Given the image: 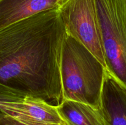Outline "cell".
Instances as JSON below:
<instances>
[{
	"label": "cell",
	"instance_id": "6da1fadb",
	"mask_svg": "<svg viewBox=\"0 0 126 125\" xmlns=\"http://www.w3.org/2000/svg\"><path fill=\"white\" fill-rule=\"evenodd\" d=\"M65 36L58 7L0 29V86L59 105Z\"/></svg>",
	"mask_w": 126,
	"mask_h": 125
},
{
	"label": "cell",
	"instance_id": "7a4b0ae2",
	"mask_svg": "<svg viewBox=\"0 0 126 125\" xmlns=\"http://www.w3.org/2000/svg\"><path fill=\"white\" fill-rule=\"evenodd\" d=\"M107 71L84 45L66 34L60 65L63 100L79 102L100 109Z\"/></svg>",
	"mask_w": 126,
	"mask_h": 125
},
{
	"label": "cell",
	"instance_id": "3957f363",
	"mask_svg": "<svg viewBox=\"0 0 126 125\" xmlns=\"http://www.w3.org/2000/svg\"><path fill=\"white\" fill-rule=\"evenodd\" d=\"M107 70L126 88V0H95Z\"/></svg>",
	"mask_w": 126,
	"mask_h": 125
},
{
	"label": "cell",
	"instance_id": "277c9868",
	"mask_svg": "<svg viewBox=\"0 0 126 125\" xmlns=\"http://www.w3.org/2000/svg\"><path fill=\"white\" fill-rule=\"evenodd\" d=\"M58 11L66 34L84 45L107 69L95 0H65Z\"/></svg>",
	"mask_w": 126,
	"mask_h": 125
},
{
	"label": "cell",
	"instance_id": "5b68a950",
	"mask_svg": "<svg viewBox=\"0 0 126 125\" xmlns=\"http://www.w3.org/2000/svg\"><path fill=\"white\" fill-rule=\"evenodd\" d=\"M0 111L25 122L67 125L59 114L56 105L38 98L27 96L17 100L0 101Z\"/></svg>",
	"mask_w": 126,
	"mask_h": 125
},
{
	"label": "cell",
	"instance_id": "8992f818",
	"mask_svg": "<svg viewBox=\"0 0 126 125\" xmlns=\"http://www.w3.org/2000/svg\"><path fill=\"white\" fill-rule=\"evenodd\" d=\"M100 109L109 125H126V88L108 71L101 94Z\"/></svg>",
	"mask_w": 126,
	"mask_h": 125
},
{
	"label": "cell",
	"instance_id": "52a82bcc",
	"mask_svg": "<svg viewBox=\"0 0 126 125\" xmlns=\"http://www.w3.org/2000/svg\"><path fill=\"white\" fill-rule=\"evenodd\" d=\"M65 0H0V29L52 9Z\"/></svg>",
	"mask_w": 126,
	"mask_h": 125
},
{
	"label": "cell",
	"instance_id": "ba28073f",
	"mask_svg": "<svg viewBox=\"0 0 126 125\" xmlns=\"http://www.w3.org/2000/svg\"><path fill=\"white\" fill-rule=\"evenodd\" d=\"M57 108L68 125H109L100 108L70 100H63Z\"/></svg>",
	"mask_w": 126,
	"mask_h": 125
},
{
	"label": "cell",
	"instance_id": "9c48e42d",
	"mask_svg": "<svg viewBox=\"0 0 126 125\" xmlns=\"http://www.w3.org/2000/svg\"><path fill=\"white\" fill-rule=\"evenodd\" d=\"M0 125H45L25 122L14 118L0 111Z\"/></svg>",
	"mask_w": 126,
	"mask_h": 125
},
{
	"label": "cell",
	"instance_id": "30bf717a",
	"mask_svg": "<svg viewBox=\"0 0 126 125\" xmlns=\"http://www.w3.org/2000/svg\"><path fill=\"white\" fill-rule=\"evenodd\" d=\"M27 96L11 89L0 86V101H12L23 99Z\"/></svg>",
	"mask_w": 126,
	"mask_h": 125
}]
</instances>
